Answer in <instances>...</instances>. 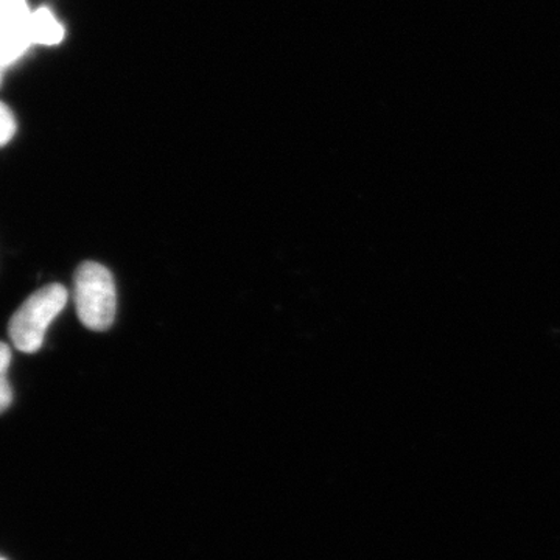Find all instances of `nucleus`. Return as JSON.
<instances>
[{
    "mask_svg": "<svg viewBox=\"0 0 560 560\" xmlns=\"http://www.w3.org/2000/svg\"><path fill=\"white\" fill-rule=\"evenodd\" d=\"M68 300V290L61 283L43 287L28 296L10 319L9 335L14 348L25 353L38 352L47 329L66 307Z\"/></svg>",
    "mask_w": 560,
    "mask_h": 560,
    "instance_id": "nucleus-1",
    "label": "nucleus"
},
{
    "mask_svg": "<svg viewBox=\"0 0 560 560\" xmlns=\"http://www.w3.org/2000/svg\"><path fill=\"white\" fill-rule=\"evenodd\" d=\"M73 298L81 324L86 329L105 331L113 326L117 293L108 268L95 261L81 264L73 278Z\"/></svg>",
    "mask_w": 560,
    "mask_h": 560,
    "instance_id": "nucleus-2",
    "label": "nucleus"
},
{
    "mask_svg": "<svg viewBox=\"0 0 560 560\" xmlns=\"http://www.w3.org/2000/svg\"><path fill=\"white\" fill-rule=\"evenodd\" d=\"M32 13L25 0H0V68L3 70L31 49Z\"/></svg>",
    "mask_w": 560,
    "mask_h": 560,
    "instance_id": "nucleus-3",
    "label": "nucleus"
},
{
    "mask_svg": "<svg viewBox=\"0 0 560 560\" xmlns=\"http://www.w3.org/2000/svg\"><path fill=\"white\" fill-rule=\"evenodd\" d=\"M31 36L33 44L55 46L65 38V28L49 9L40 7L32 13Z\"/></svg>",
    "mask_w": 560,
    "mask_h": 560,
    "instance_id": "nucleus-4",
    "label": "nucleus"
},
{
    "mask_svg": "<svg viewBox=\"0 0 560 560\" xmlns=\"http://www.w3.org/2000/svg\"><path fill=\"white\" fill-rule=\"evenodd\" d=\"M10 364V346L0 341V415L9 410L11 401H13V390H11L9 382Z\"/></svg>",
    "mask_w": 560,
    "mask_h": 560,
    "instance_id": "nucleus-5",
    "label": "nucleus"
},
{
    "mask_svg": "<svg viewBox=\"0 0 560 560\" xmlns=\"http://www.w3.org/2000/svg\"><path fill=\"white\" fill-rule=\"evenodd\" d=\"M16 119L5 103L0 102V147H5L16 135Z\"/></svg>",
    "mask_w": 560,
    "mask_h": 560,
    "instance_id": "nucleus-6",
    "label": "nucleus"
},
{
    "mask_svg": "<svg viewBox=\"0 0 560 560\" xmlns=\"http://www.w3.org/2000/svg\"><path fill=\"white\" fill-rule=\"evenodd\" d=\"M3 69L0 68V84H2Z\"/></svg>",
    "mask_w": 560,
    "mask_h": 560,
    "instance_id": "nucleus-7",
    "label": "nucleus"
},
{
    "mask_svg": "<svg viewBox=\"0 0 560 560\" xmlns=\"http://www.w3.org/2000/svg\"><path fill=\"white\" fill-rule=\"evenodd\" d=\"M0 560H5V559H0Z\"/></svg>",
    "mask_w": 560,
    "mask_h": 560,
    "instance_id": "nucleus-8",
    "label": "nucleus"
}]
</instances>
